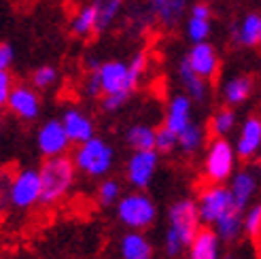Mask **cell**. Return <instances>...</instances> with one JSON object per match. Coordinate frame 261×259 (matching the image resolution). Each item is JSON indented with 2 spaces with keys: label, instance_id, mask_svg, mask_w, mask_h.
Listing matches in <instances>:
<instances>
[{
  "label": "cell",
  "instance_id": "obj_1",
  "mask_svg": "<svg viewBox=\"0 0 261 259\" xmlns=\"http://www.w3.org/2000/svg\"><path fill=\"white\" fill-rule=\"evenodd\" d=\"M149 68V54L136 51L129 60H102L98 74L102 83V98L100 109L104 113H119L132 94L138 89L140 79Z\"/></svg>",
  "mask_w": 261,
  "mask_h": 259
},
{
  "label": "cell",
  "instance_id": "obj_2",
  "mask_svg": "<svg viewBox=\"0 0 261 259\" xmlns=\"http://www.w3.org/2000/svg\"><path fill=\"white\" fill-rule=\"evenodd\" d=\"M202 217L198 211V202L193 198H178L170 204L166 215V231L162 240V249L166 257H178L189 249L195 234L202 229Z\"/></svg>",
  "mask_w": 261,
  "mask_h": 259
},
{
  "label": "cell",
  "instance_id": "obj_3",
  "mask_svg": "<svg viewBox=\"0 0 261 259\" xmlns=\"http://www.w3.org/2000/svg\"><path fill=\"white\" fill-rule=\"evenodd\" d=\"M43 196V176L41 168L21 166L5 178L3 204L13 213H28L36 204H41Z\"/></svg>",
  "mask_w": 261,
  "mask_h": 259
},
{
  "label": "cell",
  "instance_id": "obj_4",
  "mask_svg": "<svg viewBox=\"0 0 261 259\" xmlns=\"http://www.w3.org/2000/svg\"><path fill=\"white\" fill-rule=\"evenodd\" d=\"M43 176V196L41 206H56L72 191L76 183V166L70 155H58V158H45L38 166Z\"/></svg>",
  "mask_w": 261,
  "mask_h": 259
},
{
  "label": "cell",
  "instance_id": "obj_5",
  "mask_svg": "<svg viewBox=\"0 0 261 259\" xmlns=\"http://www.w3.org/2000/svg\"><path fill=\"white\" fill-rule=\"evenodd\" d=\"M70 158L85 178H104L115 166V149L107 138L96 134L81 145H74Z\"/></svg>",
  "mask_w": 261,
  "mask_h": 259
},
{
  "label": "cell",
  "instance_id": "obj_6",
  "mask_svg": "<svg viewBox=\"0 0 261 259\" xmlns=\"http://www.w3.org/2000/svg\"><path fill=\"white\" fill-rule=\"evenodd\" d=\"M115 215L125 229L145 231L155 225L160 211L153 198L145 193V189H134L123 193V198L117 202Z\"/></svg>",
  "mask_w": 261,
  "mask_h": 259
},
{
  "label": "cell",
  "instance_id": "obj_7",
  "mask_svg": "<svg viewBox=\"0 0 261 259\" xmlns=\"http://www.w3.org/2000/svg\"><path fill=\"white\" fill-rule=\"evenodd\" d=\"M238 151L229 138H213L206 147L202 174L208 183H227L238 170Z\"/></svg>",
  "mask_w": 261,
  "mask_h": 259
},
{
  "label": "cell",
  "instance_id": "obj_8",
  "mask_svg": "<svg viewBox=\"0 0 261 259\" xmlns=\"http://www.w3.org/2000/svg\"><path fill=\"white\" fill-rule=\"evenodd\" d=\"M227 187L231 191L233 206L246 211L251 204L259 200L261 193V164L259 162H249L242 168H238L227 180Z\"/></svg>",
  "mask_w": 261,
  "mask_h": 259
},
{
  "label": "cell",
  "instance_id": "obj_9",
  "mask_svg": "<svg viewBox=\"0 0 261 259\" xmlns=\"http://www.w3.org/2000/svg\"><path fill=\"white\" fill-rule=\"evenodd\" d=\"M198 211L202 217V223L204 225H215L221 217H223L231 206H233V198H231V191L225 183H208L200 189L198 198Z\"/></svg>",
  "mask_w": 261,
  "mask_h": 259
},
{
  "label": "cell",
  "instance_id": "obj_10",
  "mask_svg": "<svg viewBox=\"0 0 261 259\" xmlns=\"http://www.w3.org/2000/svg\"><path fill=\"white\" fill-rule=\"evenodd\" d=\"M160 151L158 149H142L132 151L125 162V183L134 189H147L160 168Z\"/></svg>",
  "mask_w": 261,
  "mask_h": 259
},
{
  "label": "cell",
  "instance_id": "obj_11",
  "mask_svg": "<svg viewBox=\"0 0 261 259\" xmlns=\"http://www.w3.org/2000/svg\"><path fill=\"white\" fill-rule=\"evenodd\" d=\"M72 140L64 127L60 117L45 119L36 130V149L43 158H58V155H68Z\"/></svg>",
  "mask_w": 261,
  "mask_h": 259
},
{
  "label": "cell",
  "instance_id": "obj_12",
  "mask_svg": "<svg viewBox=\"0 0 261 259\" xmlns=\"http://www.w3.org/2000/svg\"><path fill=\"white\" fill-rule=\"evenodd\" d=\"M5 107L15 119L28 123L41 117L43 102H41V96H38V89L32 83H15Z\"/></svg>",
  "mask_w": 261,
  "mask_h": 259
},
{
  "label": "cell",
  "instance_id": "obj_13",
  "mask_svg": "<svg viewBox=\"0 0 261 259\" xmlns=\"http://www.w3.org/2000/svg\"><path fill=\"white\" fill-rule=\"evenodd\" d=\"M155 19V25L172 32L180 23H185L191 0H142Z\"/></svg>",
  "mask_w": 261,
  "mask_h": 259
},
{
  "label": "cell",
  "instance_id": "obj_14",
  "mask_svg": "<svg viewBox=\"0 0 261 259\" xmlns=\"http://www.w3.org/2000/svg\"><path fill=\"white\" fill-rule=\"evenodd\" d=\"M229 41L238 49H261V11H249L233 21Z\"/></svg>",
  "mask_w": 261,
  "mask_h": 259
},
{
  "label": "cell",
  "instance_id": "obj_15",
  "mask_svg": "<svg viewBox=\"0 0 261 259\" xmlns=\"http://www.w3.org/2000/svg\"><path fill=\"white\" fill-rule=\"evenodd\" d=\"M182 58H185L189 62V66L198 74H202L204 79H208V81L217 79V74L221 70V56H219V49L211 41L193 43Z\"/></svg>",
  "mask_w": 261,
  "mask_h": 259
},
{
  "label": "cell",
  "instance_id": "obj_16",
  "mask_svg": "<svg viewBox=\"0 0 261 259\" xmlns=\"http://www.w3.org/2000/svg\"><path fill=\"white\" fill-rule=\"evenodd\" d=\"M233 145H236L240 160L253 162L257 158L261 151V115L253 113L249 117H244V121H240Z\"/></svg>",
  "mask_w": 261,
  "mask_h": 259
},
{
  "label": "cell",
  "instance_id": "obj_17",
  "mask_svg": "<svg viewBox=\"0 0 261 259\" xmlns=\"http://www.w3.org/2000/svg\"><path fill=\"white\" fill-rule=\"evenodd\" d=\"M176 79H178V85L182 87V92H185L195 105H206V102L211 100V96H213L211 81L195 72L185 58H180L178 66H176Z\"/></svg>",
  "mask_w": 261,
  "mask_h": 259
},
{
  "label": "cell",
  "instance_id": "obj_18",
  "mask_svg": "<svg viewBox=\"0 0 261 259\" xmlns=\"http://www.w3.org/2000/svg\"><path fill=\"white\" fill-rule=\"evenodd\" d=\"M193 105L195 102L185 94V92H176L170 96L166 105V115H164V125L170 127L172 132L178 136L187 125H191L193 119Z\"/></svg>",
  "mask_w": 261,
  "mask_h": 259
},
{
  "label": "cell",
  "instance_id": "obj_19",
  "mask_svg": "<svg viewBox=\"0 0 261 259\" xmlns=\"http://www.w3.org/2000/svg\"><path fill=\"white\" fill-rule=\"evenodd\" d=\"M255 87H257V83H255L253 74H249V72L231 74L229 79H225L223 85H221V100H223V105L238 109L244 102L251 100Z\"/></svg>",
  "mask_w": 261,
  "mask_h": 259
},
{
  "label": "cell",
  "instance_id": "obj_20",
  "mask_svg": "<svg viewBox=\"0 0 261 259\" xmlns=\"http://www.w3.org/2000/svg\"><path fill=\"white\" fill-rule=\"evenodd\" d=\"M60 119L66 127V132L72 140V145H81V142L96 136V123L89 115L79 107H68L64 109Z\"/></svg>",
  "mask_w": 261,
  "mask_h": 259
},
{
  "label": "cell",
  "instance_id": "obj_21",
  "mask_svg": "<svg viewBox=\"0 0 261 259\" xmlns=\"http://www.w3.org/2000/svg\"><path fill=\"white\" fill-rule=\"evenodd\" d=\"M221 236L211 225H202L187 249V259H221Z\"/></svg>",
  "mask_w": 261,
  "mask_h": 259
},
{
  "label": "cell",
  "instance_id": "obj_22",
  "mask_svg": "<svg viewBox=\"0 0 261 259\" xmlns=\"http://www.w3.org/2000/svg\"><path fill=\"white\" fill-rule=\"evenodd\" d=\"M119 259H153V244L145 231L127 229L119 238Z\"/></svg>",
  "mask_w": 261,
  "mask_h": 259
},
{
  "label": "cell",
  "instance_id": "obj_23",
  "mask_svg": "<svg viewBox=\"0 0 261 259\" xmlns=\"http://www.w3.org/2000/svg\"><path fill=\"white\" fill-rule=\"evenodd\" d=\"M213 227L217 229V234L221 236L223 242H227V244L238 242L244 234V211L238 209V206H231Z\"/></svg>",
  "mask_w": 261,
  "mask_h": 259
},
{
  "label": "cell",
  "instance_id": "obj_24",
  "mask_svg": "<svg viewBox=\"0 0 261 259\" xmlns=\"http://www.w3.org/2000/svg\"><path fill=\"white\" fill-rule=\"evenodd\" d=\"M70 32L76 38H89L98 34V11L94 3L83 5L70 19Z\"/></svg>",
  "mask_w": 261,
  "mask_h": 259
},
{
  "label": "cell",
  "instance_id": "obj_25",
  "mask_svg": "<svg viewBox=\"0 0 261 259\" xmlns=\"http://www.w3.org/2000/svg\"><path fill=\"white\" fill-rule=\"evenodd\" d=\"M91 3L98 11V34H104L123 15L129 0H91Z\"/></svg>",
  "mask_w": 261,
  "mask_h": 259
},
{
  "label": "cell",
  "instance_id": "obj_26",
  "mask_svg": "<svg viewBox=\"0 0 261 259\" xmlns=\"http://www.w3.org/2000/svg\"><path fill=\"white\" fill-rule=\"evenodd\" d=\"M238 127V113L233 107H219L208 121V130H211L213 138H227L233 130Z\"/></svg>",
  "mask_w": 261,
  "mask_h": 259
},
{
  "label": "cell",
  "instance_id": "obj_27",
  "mask_svg": "<svg viewBox=\"0 0 261 259\" xmlns=\"http://www.w3.org/2000/svg\"><path fill=\"white\" fill-rule=\"evenodd\" d=\"M155 138H158V127L149 123H132L125 130V145L132 151L155 149Z\"/></svg>",
  "mask_w": 261,
  "mask_h": 259
},
{
  "label": "cell",
  "instance_id": "obj_28",
  "mask_svg": "<svg viewBox=\"0 0 261 259\" xmlns=\"http://www.w3.org/2000/svg\"><path fill=\"white\" fill-rule=\"evenodd\" d=\"M123 25L134 36H140V34H145L147 30L153 28L155 19L149 13V9L145 7V3H138V5H129L125 9V21H123Z\"/></svg>",
  "mask_w": 261,
  "mask_h": 259
},
{
  "label": "cell",
  "instance_id": "obj_29",
  "mask_svg": "<svg viewBox=\"0 0 261 259\" xmlns=\"http://www.w3.org/2000/svg\"><path fill=\"white\" fill-rule=\"evenodd\" d=\"M185 36L189 38V43H204L213 34V17H202V15H191L187 13L185 19Z\"/></svg>",
  "mask_w": 261,
  "mask_h": 259
},
{
  "label": "cell",
  "instance_id": "obj_30",
  "mask_svg": "<svg viewBox=\"0 0 261 259\" xmlns=\"http://www.w3.org/2000/svg\"><path fill=\"white\" fill-rule=\"evenodd\" d=\"M123 198V185L121 180H117L113 176H104L100 178V183L96 187V200L100 206H117Z\"/></svg>",
  "mask_w": 261,
  "mask_h": 259
},
{
  "label": "cell",
  "instance_id": "obj_31",
  "mask_svg": "<svg viewBox=\"0 0 261 259\" xmlns=\"http://www.w3.org/2000/svg\"><path fill=\"white\" fill-rule=\"evenodd\" d=\"M204 127L198 123V121H193L191 125H187L182 132L178 134V149L182 153H187V155H193V153H198L204 145Z\"/></svg>",
  "mask_w": 261,
  "mask_h": 259
},
{
  "label": "cell",
  "instance_id": "obj_32",
  "mask_svg": "<svg viewBox=\"0 0 261 259\" xmlns=\"http://www.w3.org/2000/svg\"><path fill=\"white\" fill-rule=\"evenodd\" d=\"M60 79V70L54 66V64H41V66H36L30 74V83L38 89V92H47L51 89Z\"/></svg>",
  "mask_w": 261,
  "mask_h": 259
},
{
  "label": "cell",
  "instance_id": "obj_33",
  "mask_svg": "<svg viewBox=\"0 0 261 259\" xmlns=\"http://www.w3.org/2000/svg\"><path fill=\"white\" fill-rule=\"evenodd\" d=\"M244 234L249 238H257L261 234V200L244 211Z\"/></svg>",
  "mask_w": 261,
  "mask_h": 259
},
{
  "label": "cell",
  "instance_id": "obj_34",
  "mask_svg": "<svg viewBox=\"0 0 261 259\" xmlns=\"http://www.w3.org/2000/svg\"><path fill=\"white\" fill-rule=\"evenodd\" d=\"M155 149H158L162 155L172 153L174 149H178V136L172 132L170 127H158V138H155Z\"/></svg>",
  "mask_w": 261,
  "mask_h": 259
},
{
  "label": "cell",
  "instance_id": "obj_35",
  "mask_svg": "<svg viewBox=\"0 0 261 259\" xmlns=\"http://www.w3.org/2000/svg\"><path fill=\"white\" fill-rule=\"evenodd\" d=\"M83 94L89 100H100L102 98V83H100V74L96 70H85V79H83Z\"/></svg>",
  "mask_w": 261,
  "mask_h": 259
},
{
  "label": "cell",
  "instance_id": "obj_36",
  "mask_svg": "<svg viewBox=\"0 0 261 259\" xmlns=\"http://www.w3.org/2000/svg\"><path fill=\"white\" fill-rule=\"evenodd\" d=\"M15 87V79H13L11 70H0V105H7V98Z\"/></svg>",
  "mask_w": 261,
  "mask_h": 259
},
{
  "label": "cell",
  "instance_id": "obj_37",
  "mask_svg": "<svg viewBox=\"0 0 261 259\" xmlns=\"http://www.w3.org/2000/svg\"><path fill=\"white\" fill-rule=\"evenodd\" d=\"M13 62H15V47L9 41L0 43V70H11Z\"/></svg>",
  "mask_w": 261,
  "mask_h": 259
},
{
  "label": "cell",
  "instance_id": "obj_38",
  "mask_svg": "<svg viewBox=\"0 0 261 259\" xmlns=\"http://www.w3.org/2000/svg\"><path fill=\"white\" fill-rule=\"evenodd\" d=\"M221 259H236V255H233V253H223V255H221Z\"/></svg>",
  "mask_w": 261,
  "mask_h": 259
},
{
  "label": "cell",
  "instance_id": "obj_39",
  "mask_svg": "<svg viewBox=\"0 0 261 259\" xmlns=\"http://www.w3.org/2000/svg\"><path fill=\"white\" fill-rule=\"evenodd\" d=\"M259 92H261V68H259Z\"/></svg>",
  "mask_w": 261,
  "mask_h": 259
}]
</instances>
